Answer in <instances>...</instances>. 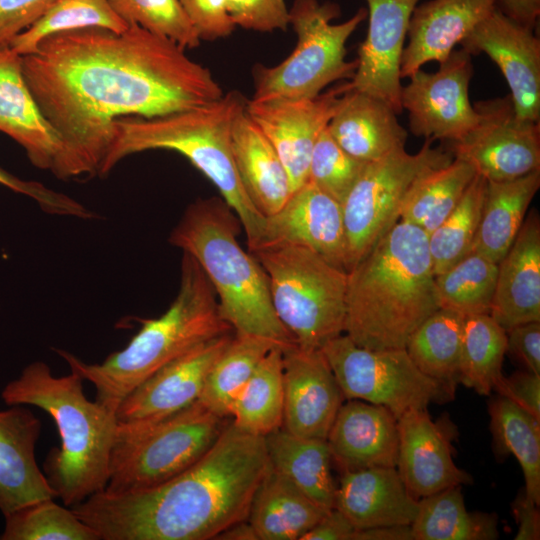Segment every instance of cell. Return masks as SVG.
Instances as JSON below:
<instances>
[{
    "label": "cell",
    "mask_w": 540,
    "mask_h": 540,
    "mask_svg": "<svg viewBox=\"0 0 540 540\" xmlns=\"http://www.w3.org/2000/svg\"><path fill=\"white\" fill-rule=\"evenodd\" d=\"M174 41L137 25L51 35L22 56L41 113L62 143L51 172L61 180L99 175L124 117L155 118L224 95L211 71Z\"/></svg>",
    "instance_id": "1"
},
{
    "label": "cell",
    "mask_w": 540,
    "mask_h": 540,
    "mask_svg": "<svg viewBox=\"0 0 540 540\" xmlns=\"http://www.w3.org/2000/svg\"><path fill=\"white\" fill-rule=\"evenodd\" d=\"M265 437L227 422L182 473L141 492H99L70 507L100 540H209L248 519L269 468Z\"/></svg>",
    "instance_id": "2"
},
{
    "label": "cell",
    "mask_w": 540,
    "mask_h": 540,
    "mask_svg": "<svg viewBox=\"0 0 540 540\" xmlns=\"http://www.w3.org/2000/svg\"><path fill=\"white\" fill-rule=\"evenodd\" d=\"M439 308L428 235L399 220L348 271L344 334L371 350L405 349Z\"/></svg>",
    "instance_id": "3"
},
{
    "label": "cell",
    "mask_w": 540,
    "mask_h": 540,
    "mask_svg": "<svg viewBox=\"0 0 540 540\" xmlns=\"http://www.w3.org/2000/svg\"><path fill=\"white\" fill-rule=\"evenodd\" d=\"M83 381L73 371L55 376L45 362L34 361L1 392L6 405L35 406L54 420L61 444L49 451L44 474L67 507L104 491L118 427L116 409L89 400Z\"/></svg>",
    "instance_id": "4"
},
{
    "label": "cell",
    "mask_w": 540,
    "mask_h": 540,
    "mask_svg": "<svg viewBox=\"0 0 540 540\" xmlns=\"http://www.w3.org/2000/svg\"><path fill=\"white\" fill-rule=\"evenodd\" d=\"M245 100L237 91L207 105L155 117L114 122V138L99 176L122 159L148 150L175 151L204 174L239 218L249 252L262 243L266 217L255 207L239 178L232 153V127Z\"/></svg>",
    "instance_id": "5"
},
{
    "label": "cell",
    "mask_w": 540,
    "mask_h": 540,
    "mask_svg": "<svg viewBox=\"0 0 540 540\" xmlns=\"http://www.w3.org/2000/svg\"><path fill=\"white\" fill-rule=\"evenodd\" d=\"M233 332L224 320L217 296L197 261L183 253L177 296L161 316L142 320L125 348L101 363H86L56 349L70 371L96 388V399L117 410L120 402L164 365L215 337Z\"/></svg>",
    "instance_id": "6"
},
{
    "label": "cell",
    "mask_w": 540,
    "mask_h": 540,
    "mask_svg": "<svg viewBox=\"0 0 540 540\" xmlns=\"http://www.w3.org/2000/svg\"><path fill=\"white\" fill-rule=\"evenodd\" d=\"M240 227L222 198L198 199L187 207L169 242L200 265L234 333L267 337L286 347L295 342L273 309L263 267L238 242Z\"/></svg>",
    "instance_id": "7"
},
{
    "label": "cell",
    "mask_w": 540,
    "mask_h": 540,
    "mask_svg": "<svg viewBox=\"0 0 540 540\" xmlns=\"http://www.w3.org/2000/svg\"><path fill=\"white\" fill-rule=\"evenodd\" d=\"M252 254L267 275L273 309L295 344L321 349L344 334L347 271L296 244H265Z\"/></svg>",
    "instance_id": "8"
},
{
    "label": "cell",
    "mask_w": 540,
    "mask_h": 540,
    "mask_svg": "<svg viewBox=\"0 0 540 540\" xmlns=\"http://www.w3.org/2000/svg\"><path fill=\"white\" fill-rule=\"evenodd\" d=\"M337 3L294 0L289 8V25L297 35L292 53L275 66L258 65L253 70L254 92L250 100L315 98L330 84L350 80L357 60H346V43L367 18L359 8L349 19L339 18Z\"/></svg>",
    "instance_id": "9"
},
{
    "label": "cell",
    "mask_w": 540,
    "mask_h": 540,
    "mask_svg": "<svg viewBox=\"0 0 540 540\" xmlns=\"http://www.w3.org/2000/svg\"><path fill=\"white\" fill-rule=\"evenodd\" d=\"M226 423L197 400L142 429L118 426L103 492L124 495L165 483L198 461Z\"/></svg>",
    "instance_id": "10"
},
{
    "label": "cell",
    "mask_w": 540,
    "mask_h": 540,
    "mask_svg": "<svg viewBox=\"0 0 540 540\" xmlns=\"http://www.w3.org/2000/svg\"><path fill=\"white\" fill-rule=\"evenodd\" d=\"M426 139L414 154L396 149L366 163L341 203L347 243L346 271H350L399 221L400 210L414 181L427 171L453 160V154Z\"/></svg>",
    "instance_id": "11"
},
{
    "label": "cell",
    "mask_w": 540,
    "mask_h": 540,
    "mask_svg": "<svg viewBox=\"0 0 540 540\" xmlns=\"http://www.w3.org/2000/svg\"><path fill=\"white\" fill-rule=\"evenodd\" d=\"M321 351L345 400L384 406L397 420L408 410L454 398L455 389L421 372L406 349L371 350L342 334Z\"/></svg>",
    "instance_id": "12"
},
{
    "label": "cell",
    "mask_w": 540,
    "mask_h": 540,
    "mask_svg": "<svg viewBox=\"0 0 540 540\" xmlns=\"http://www.w3.org/2000/svg\"><path fill=\"white\" fill-rule=\"evenodd\" d=\"M476 125L450 142L454 158L487 181L513 180L540 170V123L515 113L510 96L476 101Z\"/></svg>",
    "instance_id": "13"
},
{
    "label": "cell",
    "mask_w": 540,
    "mask_h": 540,
    "mask_svg": "<svg viewBox=\"0 0 540 540\" xmlns=\"http://www.w3.org/2000/svg\"><path fill=\"white\" fill-rule=\"evenodd\" d=\"M473 77L472 55L453 50L436 72L419 69L401 89V107L408 113L410 132L425 139L455 142L477 123L468 88Z\"/></svg>",
    "instance_id": "14"
},
{
    "label": "cell",
    "mask_w": 540,
    "mask_h": 540,
    "mask_svg": "<svg viewBox=\"0 0 540 540\" xmlns=\"http://www.w3.org/2000/svg\"><path fill=\"white\" fill-rule=\"evenodd\" d=\"M346 81L315 98L245 102V112L269 139L281 159L292 192L308 181L315 143L336 113Z\"/></svg>",
    "instance_id": "15"
},
{
    "label": "cell",
    "mask_w": 540,
    "mask_h": 540,
    "mask_svg": "<svg viewBox=\"0 0 540 540\" xmlns=\"http://www.w3.org/2000/svg\"><path fill=\"white\" fill-rule=\"evenodd\" d=\"M232 336L231 332L201 343L144 380L118 405V426L142 429L197 401L212 365Z\"/></svg>",
    "instance_id": "16"
},
{
    "label": "cell",
    "mask_w": 540,
    "mask_h": 540,
    "mask_svg": "<svg viewBox=\"0 0 540 540\" xmlns=\"http://www.w3.org/2000/svg\"><path fill=\"white\" fill-rule=\"evenodd\" d=\"M471 55L486 54L500 69L518 117L540 120V39L528 27L495 8L462 41Z\"/></svg>",
    "instance_id": "17"
},
{
    "label": "cell",
    "mask_w": 540,
    "mask_h": 540,
    "mask_svg": "<svg viewBox=\"0 0 540 540\" xmlns=\"http://www.w3.org/2000/svg\"><path fill=\"white\" fill-rule=\"evenodd\" d=\"M368 30L360 44L350 88L370 94L401 113V57L410 19L420 0H365Z\"/></svg>",
    "instance_id": "18"
},
{
    "label": "cell",
    "mask_w": 540,
    "mask_h": 540,
    "mask_svg": "<svg viewBox=\"0 0 540 540\" xmlns=\"http://www.w3.org/2000/svg\"><path fill=\"white\" fill-rule=\"evenodd\" d=\"M282 359V428L300 437L326 439L345 399L323 352L293 343L283 348Z\"/></svg>",
    "instance_id": "19"
},
{
    "label": "cell",
    "mask_w": 540,
    "mask_h": 540,
    "mask_svg": "<svg viewBox=\"0 0 540 540\" xmlns=\"http://www.w3.org/2000/svg\"><path fill=\"white\" fill-rule=\"evenodd\" d=\"M271 243L307 247L346 271L347 243L341 203L307 181L292 192L280 210L266 217L260 246Z\"/></svg>",
    "instance_id": "20"
},
{
    "label": "cell",
    "mask_w": 540,
    "mask_h": 540,
    "mask_svg": "<svg viewBox=\"0 0 540 540\" xmlns=\"http://www.w3.org/2000/svg\"><path fill=\"white\" fill-rule=\"evenodd\" d=\"M447 429L433 421L427 409H411L398 419L396 469L417 500L446 488L470 484L471 476L453 460Z\"/></svg>",
    "instance_id": "21"
},
{
    "label": "cell",
    "mask_w": 540,
    "mask_h": 540,
    "mask_svg": "<svg viewBox=\"0 0 540 540\" xmlns=\"http://www.w3.org/2000/svg\"><path fill=\"white\" fill-rule=\"evenodd\" d=\"M332 461L344 471L396 467L398 420L384 406L345 400L326 438Z\"/></svg>",
    "instance_id": "22"
},
{
    "label": "cell",
    "mask_w": 540,
    "mask_h": 540,
    "mask_svg": "<svg viewBox=\"0 0 540 540\" xmlns=\"http://www.w3.org/2000/svg\"><path fill=\"white\" fill-rule=\"evenodd\" d=\"M41 421L25 405L0 410V513L57 498L39 468L35 449Z\"/></svg>",
    "instance_id": "23"
},
{
    "label": "cell",
    "mask_w": 540,
    "mask_h": 540,
    "mask_svg": "<svg viewBox=\"0 0 540 540\" xmlns=\"http://www.w3.org/2000/svg\"><path fill=\"white\" fill-rule=\"evenodd\" d=\"M498 0H428L411 16L400 74L408 78L428 62H441L495 8Z\"/></svg>",
    "instance_id": "24"
},
{
    "label": "cell",
    "mask_w": 540,
    "mask_h": 540,
    "mask_svg": "<svg viewBox=\"0 0 540 540\" xmlns=\"http://www.w3.org/2000/svg\"><path fill=\"white\" fill-rule=\"evenodd\" d=\"M490 316L506 331L540 321V219L525 217L511 247L498 262Z\"/></svg>",
    "instance_id": "25"
},
{
    "label": "cell",
    "mask_w": 540,
    "mask_h": 540,
    "mask_svg": "<svg viewBox=\"0 0 540 540\" xmlns=\"http://www.w3.org/2000/svg\"><path fill=\"white\" fill-rule=\"evenodd\" d=\"M0 132L18 143L32 165L42 170L51 171L62 150L60 137L26 84L22 56L10 46H0Z\"/></svg>",
    "instance_id": "26"
},
{
    "label": "cell",
    "mask_w": 540,
    "mask_h": 540,
    "mask_svg": "<svg viewBox=\"0 0 540 540\" xmlns=\"http://www.w3.org/2000/svg\"><path fill=\"white\" fill-rule=\"evenodd\" d=\"M334 508L356 529L411 525L418 500L408 491L396 467H369L342 473Z\"/></svg>",
    "instance_id": "27"
},
{
    "label": "cell",
    "mask_w": 540,
    "mask_h": 540,
    "mask_svg": "<svg viewBox=\"0 0 540 540\" xmlns=\"http://www.w3.org/2000/svg\"><path fill=\"white\" fill-rule=\"evenodd\" d=\"M327 129L347 154L364 163L404 148L408 138V131L387 103L351 88L343 94Z\"/></svg>",
    "instance_id": "28"
},
{
    "label": "cell",
    "mask_w": 540,
    "mask_h": 540,
    "mask_svg": "<svg viewBox=\"0 0 540 540\" xmlns=\"http://www.w3.org/2000/svg\"><path fill=\"white\" fill-rule=\"evenodd\" d=\"M232 153L241 183L255 207L268 217L292 194L288 173L276 150L242 109L232 127Z\"/></svg>",
    "instance_id": "29"
},
{
    "label": "cell",
    "mask_w": 540,
    "mask_h": 540,
    "mask_svg": "<svg viewBox=\"0 0 540 540\" xmlns=\"http://www.w3.org/2000/svg\"><path fill=\"white\" fill-rule=\"evenodd\" d=\"M329 510L269 465L253 496L248 521L258 540H300Z\"/></svg>",
    "instance_id": "30"
},
{
    "label": "cell",
    "mask_w": 540,
    "mask_h": 540,
    "mask_svg": "<svg viewBox=\"0 0 540 540\" xmlns=\"http://www.w3.org/2000/svg\"><path fill=\"white\" fill-rule=\"evenodd\" d=\"M539 188L540 170L513 180L487 181L470 252L498 263L511 247Z\"/></svg>",
    "instance_id": "31"
},
{
    "label": "cell",
    "mask_w": 540,
    "mask_h": 540,
    "mask_svg": "<svg viewBox=\"0 0 540 540\" xmlns=\"http://www.w3.org/2000/svg\"><path fill=\"white\" fill-rule=\"evenodd\" d=\"M270 466L318 505L334 508L336 485L326 439L294 435L283 428L265 437Z\"/></svg>",
    "instance_id": "32"
},
{
    "label": "cell",
    "mask_w": 540,
    "mask_h": 540,
    "mask_svg": "<svg viewBox=\"0 0 540 540\" xmlns=\"http://www.w3.org/2000/svg\"><path fill=\"white\" fill-rule=\"evenodd\" d=\"M411 528L414 540H495L499 537L497 514L468 511L462 485L418 499Z\"/></svg>",
    "instance_id": "33"
},
{
    "label": "cell",
    "mask_w": 540,
    "mask_h": 540,
    "mask_svg": "<svg viewBox=\"0 0 540 540\" xmlns=\"http://www.w3.org/2000/svg\"><path fill=\"white\" fill-rule=\"evenodd\" d=\"M475 176L474 168L457 158L427 171L408 190L399 220L429 235L453 211Z\"/></svg>",
    "instance_id": "34"
},
{
    "label": "cell",
    "mask_w": 540,
    "mask_h": 540,
    "mask_svg": "<svg viewBox=\"0 0 540 540\" xmlns=\"http://www.w3.org/2000/svg\"><path fill=\"white\" fill-rule=\"evenodd\" d=\"M282 350L276 346L267 353L232 405L231 422L251 435L266 437L283 426Z\"/></svg>",
    "instance_id": "35"
},
{
    "label": "cell",
    "mask_w": 540,
    "mask_h": 540,
    "mask_svg": "<svg viewBox=\"0 0 540 540\" xmlns=\"http://www.w3.org/2000/svg\"><path fill=\"white\" fill-rule=\"evenodd\" d=\"M276 346L281 345L267 337L234 333L212 365L198 400L216 415L230 417L235 399L261 360Z\"/></svg>",
    "instance_id": "36"
},
{
    "label": "cell",
    "mask_w": 540,
    "mask_h": 540,
    "mask_svg": "<svg viewBox=\"0 0 540 540\" xmlns=\"http://www.w3.org/2000/svg\"><path fill=\"white\" fill-rule=\"evenodd\" d=\"M465 316L439 308L409 337L405 349L427 376L455 389L459 383Z\"/></svg>",
    "instance_id": "37"
},
{
    "label": "cell",
    "mask_w": 540,
    "mask_h": 540,
    "mask_svg": "<svg viewBox=\"0 0 540 540\" xmlns=\"http://www.w3.org/2000/svg\"><path fill=\"white\" fill-rule=\"evenodd\" d=\"M490 430L497 456L512 454L525 478V491L540 504V420L498 395L488 404Z\"/></svg>",
    "instance_id": "38"
},
{
    "label": "cell",
    "mask_w": 540,
    "mask_h": 540,
    "mask_svg": "<svg viewBox=\"0 0 540 540\" xmlns=\"http://www.w3.org/2000/svg\"><path fill=\"white\" fill-rule=\"evenodd\" d=\"M507 334L490 314L465 317L459 383L489 395L503 377Z\"/></svg>",
    "instance_id": "39"
},
{
    "label": "cell",
    "mask_w": 540,
    "mask_h": 540,
    "mask_svg": "<svg viewBox=\"0 0 540 540\" xmlns=\"http://www.w3.org/2000/svg\"><path fill=\"white\" fill-rule=\"evenodd\" d=\"M104 28L116 33L129 25L113 10L108 0H54L44 14L16 36L10 47L20 56L33 53L45 38L66 31Z\"/></svg>",
    "instance_id": "40"
},
{
    "label": "cell",
    "mask_w": 540,
    "mask_h": 540,
    "mask_svg": "<svg viewBox=\"0 0 540 540\" xmlns=\"http://www.w3.org/2000/svg\"><path fill=\"white\" fill-rule=\"evenodd\" d=\"M498 263L470 252L435 276L440 308L465 317L490 314L495 294Z\"/></svg>",
    "instance_id": "41"
},
{
    "label": "cell",
    "mask_w": 540,
    "mask_h": 540,
    "mask_svg": "<svg viewBox=\"0 0 540 540\" xmlns=\"http://www.w3.org/2000/svg\"><path fill=\"white\" fill-rule=\"evenodd\" d=\"M487 180L476 174L463 197L428 235L434 275H438L470 253L477 233Z\"/></svg>",
    "instance_id": "42"
},
{
    "label": "cell",
    "mask_w": 540,
    "mask_h": 540,
    "mask_svg": "<svg viewBox=\"0 0 540 540\" xmlns=\"http://www.w3.org/2000/svg\"><path fill=\"white\" fill-rule=\"evenodd\" d=\"M0 540H100L70 508L43 499L4 515Z\"/></svg>",
    "instance_id": "43"
},
{
    "label": "cell",
    "mask_w": 540,
    "mask_h": 540,
    "mask_svg": "<svg viewBox=\"0 0 540 540\" xmlns=\"http://www.w3.org/2000/svg\"><path fill=\"white\" fill-rule=\"evenodd\" d=\"M129 26L137 25L168 38L184 49L200 45L201 39L178 0H108Z\"/></svg>",
    "instance_id": "44"
},
{
    "label": "cell",
    "mask_w": 540,
    "mask_h": 540,
    "mask_svg": "<svg viewBox=\"0 0 540 540\" xmlns=\"http://www.w3.org/2000/svg\"><path fill=\"white\" fill-rule=\"evenodd\" d=\"M365 164L347 154L326 128L313 148L308 181L342 203Z\"/></svg>",
    "instance_id": "45"
},
{
    "label": "cell",
    "mask_w": 540,
    "mask_h": 540,
    "mask_svg": "<svg viewBox=\"0 0 540 540\" xmlns=\"http://www.w3.org/2000/svg\"><path fill=\"white\" fill-rule=\"evenodd\" d=\"M226 9L236 27L243 29L272 32L289 26L284 0H226Z\"/></svg>",
    "instance_id": "46"
},
{
    "label": "cell",
    "mask_w": 540,
    "mask_h": 540,
    "mask_svg": "<svg viewBox=\"0 0 540 540\" xmlns=\"http://www.w3.org/2000/svg\"><path fill=\"white\" fill-rule=\"evenodd\" d=\"M0 185L33 199L46 213L82 219L93 217L88 208L70 196L40 182L18 178L2 168H0Z\"/></svg>",
    "instance_id": "47"
},
{
    "label": "cell",
    "mask_w": 540,
    "mask_h": 540,
    "mask_svg": "<svg viewBox=\"0 0 540 540\" xmlns=\"http://www.w3.org/2000/svg\"><path fill=\"white\" fill-rule=\"evenodd\" d=\"M201 41H214L232 34L236 25L226 9V0H178Z\"/></svg>",
    "instance_id": "48"
},
{
    "label": "cell",
    "mask_w": 540,
    "mask_h": 540,
    "mask_svg": "<svg viewBox=\"0 0 540 540\" xmlns=\"http://www.w3.org/2000/svg\"><path fill=\"white\" fill-rule=\"evenodd\" d=\"M54 0H0V46L33 25Z\"/></svg>",
    "instance_id": "49"
},
{
    "label": "cell",
    "mask_w": 540,
    "mask_h": 540,
    "mask_svg": "<svg viewBox=\"0 0 540 540\" xmlns=\"http://www.w3.org/2000/svg\"><path fill=\"white\" fill-rule=\"evenodd\" d=\"M494 390L540 420V375L528 370L503 376Z\"/></svg>",
    "instance_id": "50"
},
{
    "label": "cell",
    "mask_w": 540,
    "mask_h": 540,
    "mask_svg": "<svg viewBox=\"0 0 540 540\" xmlns=\"http://www.w3.org/2000/svg\"><path fill=\"white\" fill-rule=\"evenodd\" d=\"M507 351L526 369L540 375V321L514 326L506 331Z\"/></svg>",
    "instance_id": "51"
},
{
    "label": "cell",
    "mask_w": 540,
    "mask_h": 540,
    "mask_svg": "<svg viewBox=\"0 0 540 540\" xmlns=\"http://www.w3.org/2000/svg\"><path fill=\"white\" fill-rule=\"evenodd\" d=\"M356 528L338 509H330L300 540H352Z\"/></svg>",
    "instance_id": "52"
},
{
    "label": "cell",
    "mask_w": 540,
    "mask_h": 540,
    "mask_svg": "<svg viewBox=\"0 0 540 540\" xmlns=\"http://www.w3.org/2000/svg\"><path fill=\"white\" fill-rule=\"evenodd\" d=\"M538 506L522 489L512 503L518 525L515 540H538L540 538V514Z\"/></svg>",
    "instance_id": "53"
},
{
    "label": "cell",
    "mask_w": 540,
    "mask_h": 540,
    "mask_svg": "<svg viewBox=\"0 0 540 540\" xmlns=\"http://www.w3.org/2000/svg\"><path fill=\"white\" fill-rule=\"evenodd\" d=\"M497 7L514 20L536 28L540 15V0H498Z\"/></svg>",
    "instance_id": "54"
},
{
    "label": "cell",
    "mask_w": 540,
    "mask_h": 540,
    "mask_svg": "<svg viewBox=\"0 0 540 540\" xmlns=\"http://www.w3.org/2000/svg\"><path fill=\"white\" fill-rule=\"evenodd\" d=\"M352 540H414L411 525H386L356 529Z\"/></svg>",
    "instance_id": "55"
},
{
    "label": "cell",
    "mask_w": 540,
    "mask_h": 540,
    "mask_svg": "<svg viewBox=\"0 0 540 540\" xmlns=\"http://www.w3.org/2000/svg\"><path fill=\"white\" fill-rule=\"evenodd\" d=\"M215 539L218 540H258V536L247 520L237 522L224 531H222Z\"/></svg>",
    "instance_id": "56"
}]
</instances>
